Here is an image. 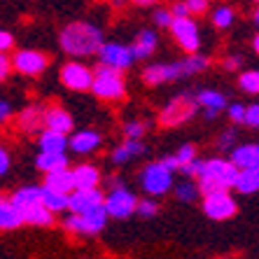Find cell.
Wrapping results in <instances>:
<instances>
[{
    "label": "cell",
    "mask_w": 259,
    "mask_h": 259,
    "mask_svg": "<svg viewBox=\"0 0 259 259\" xmlns=\"http://www.w3.org/2000/svg\"><path fill=\"white\" fill-rule=\"evenodd\" d=\"M21 222L30 224V227H52L54 224V215L45 208V205H30L21 210Z\"/></svg>",
    "instance_id": "21"
},
{
    "label": "cell",
    "mask_w": 259,
    "mask_h": 259,
    "mask_svg": "<svg viewBox=\"0 0 259 259\" xmlns=\"http://www.w3.org/2000/svg\"><path fill=\"white\" fill-rule=\"evenodd\" d=\"M12 47H14V37H12V33H7V30H0V54L10 52Z\"/></svg>",
    "instance_id": "39"
},
{
    "label": "cell",
    "mask_w": 259,
    "mask_h": 259,
    "mask_svg": "<svg viewBox=\"0 0 259 259\" xmlns=\"http://www.w3.org/2000/svg\"><path fill=\"white\" fill-rule=\"evenodd\" d=\"M229 119L236 121V124H245V108H243L241 103H234L229 108Z\"/></svg>",
    "instance_id": "37"
},
{
    "label": "cell",
    "mask_w": 259,
    "mask_h": 259,
    "mask_svg": "<svg viewBox=\"0 0 259 259\" xmlns=\"http://www.w3.org/2000/svg\"><path fill=\"white\" fill-rule=\"evenodd\" d=\"M21 224V210L10 203V199H0V231L19 229Z\"/></svg>",
    "instance_id": "22"
},
{
    "label": "cell",
    "mask_w": 259,
    "mask_h": 259,
    "mask_svg": "<svg viewBox=\"0 0 259 259\" xmlns=\"http://www.w3.org/2000/svg\"><path fill=\"white\" fill-rule=\"evenodd\" d=\"M103 192L101 189H75V192L68 196V210L70 215H84V212L94 210L98 205H103Z\"/></svg>",
    "instance_id": "11"
},
{
    "label": "cell",
    "mask_w": 259,
    "mask_h": 259,
    "mask_svg": "<svg viewBox=\"0 0 259 259\" xmlns=\"http://www.w3.org/2000/svg\"><path fill=\"white\" fill-rule=\"evenodd\" d=\"M61 82L72 91H87L91 89V82H94V75L87 66L72 61V63H66L63 70H61Z\"/></svg>",
    "instance_id": "12"
},
{
    "label": "cell",
    "mask_w": 259,
    "mask_h": 259,
    "mask_svg": "<svg viewBox=\"0 0 259 259\" xmlns=\"http://www.w3.org/2000/svg\"><path fill=\"white\" fill-rule=\"evenodd\" d=\"M124 133H126V140H140V136L145 133V126L140 121H128L124 126Z\"/></svg>",
    "instance_id": "36"
},
{
    "label": "cell",
    "mask_w": 259,
    "mask_h": 259,
    "mask_svg": "<svg viewBox=\"0 0 259 259\" xmlns=\"http://www.w3.org/2000/svg\"><path fill=\"white\" fill-rule=\"evenodd\" d=\"M103 47V33L87 21H75L61 33V49L70 56H89Z\"/></svg>",
    "instance_id": "1"
},
{
    "label": "cell",
    "mask_w": 259,
    "mask_h": 259,
    "mask_svg": "<svg viewBox=\"0 0 259 259\" xmlns=\"http://www.w3.org/2000/svg\"><path fill=\"white\" fill-rule=\"evenodd\" d=\"M196 178H199V180H212L222 189L229 192V189L236 185L238 168H236L231 161H224V159H210V161H203V166H201Z\"/></svg>",
    "instance_id": "5"
},
{
    "label": "cell",
    "mask_w": 259,
    "mask_h": 259,
    "mask_svg": "<svg viewBox=\"0 0 259 259\" xmlns=\"http://www.w3.org/2000/svg\"><path fill=\"white\" fill-rule=\"evenodd\" d=\"M45 112H47V108H45L42 103H33V105L24 108L21 112H19V117H17L19 131L28 133V136L40 133V128L45 126Z\"/></svg>",
    "instance_id": "14"
},
{
    "label": "cell",
    "mask_w": 259,
    "mask_h": 259,
    "mask_svg": "<svg viewBox=\"0 0 259 259\" xmlns=\"http://www.w3.org/2000/svg\"><path fill=\"white\" fill-rule=\"evenodd\" d=\"M231 163L238 170L257 168L259 170V145H241L231 154Z\"/></svg>",
    "instance_id": "17"
},
{
    "label": "cell",
    "mask_w": 259,
    "mask_h": 259,
    "mask_svg": "<svg viewBox=\"0 0 259 259\" xmlns=\"http://www.w3.org/2000/svg\"><path fill=\"white\" fill-rule=\"evenodd\" d=\"M45 187L52 189V192H56V194H66V196H70V194L75 192V185H72V173L68 168L54 170V173H47V178H45Z\"/></svg>",
    "instance_id": "19"
},
{
    "label": "cell",
    "mask_w": 259,
    "mask_h": 259,
    "mask_svg": "<svg viewBox=\"0 0 259 259\" xmlns=\"http://www.w3.org/2000/svg\"><path fill=\"white\" fill-rule=\"evenodd\" d=\"M201 166H203V161H201V159H194L192 163H187V166H182L180 170H182L185 175H199Z\"/></svg>",
    "instance_id": "47"
},
{
    "label": "cell",
    "mask_w": 259,
    "mask_h": 259,
    "mask_svg": "<svg viewBox=\"0 0 259 259\" xmlns=\"http://www.w3.org/2000/svg\"><path fill=\"white\" fill-rule=\"evenodd\" d=\"M178 66H180V72H182V75H192V72H201V70H205V68L210 66V61L205 59V56L189 54L187 59L180 61Z\"/></svg>",
    "instance_id": "30"
},
{
    "label": "cell",
    "mask_w": 259,
    "mask_h": 259,
    "mask_svg": "<svg viewBox=\"0 0 259 259\" xmlns=\"http://www.w3.org/2000/svg\"><path fill=\"white\" fill-rule=\"evenodd\" d=\"M205 117H208V119H215V117H217V110H205Z\"/></svg>",
    "instance_id": "53"
},
{
    "label": "cell",
    "mask_w": 259,
    "mask_h": 259,
    "mask_svg": "<svg viewBox=\"0 0 259 259\" xmlns=\"http://www.w3.org/2000/svg\"><path fill=\"white\" fill-rule=\"evenodd\" d=\"M128 159H131V154H128V150L124 147V145H119V147L112 152V161L115 163H126Z\"/></svg>",
    "instance_id": "45"
},
{
    "label": "cell",
    "mask_w": 259,
    "mask_h": 259,
    "mask_svg": "<svg viewBox=\"0 0 259 259\" xmlns=\"http://www.w3.org/2000/svg\"><path fill=\"white\" fill-rule=\"evenodd\" d=\"M101 145V136L96 131H79L75 133L70 140H68V147L77 154H89Z\"/></svg>",
    "instance_id": "20"
},
{
    "label": "cell",
    "mask_w": 259,
    "mask_h": 259,
    "mask_svg": "<svg viewBox=\"0 0 259 259\" xmlns=\"http://www.w3.org/2000/svg\"><path fill=\"white\" fill-rule=\"evenodd\" d=\"M124 147L128 150V154H131V157H138V154H143V152H145V145L140 143V140H126V143H124Z\"/></svg>",
    "instance_id": "44"
},
{
    "label": "cell",
    "mask_w": 259,
    "mask_h": 259,
    "mask_svg": "<svg viewBox=\"0 0 259 259\" xmlns=\"http://www.w3.org/2000/svg\"><path fill=\"white\" fill-rule=\"evenodd\" d=\"M143 187L150 196H163L173 187V173L163 168L161 163H150L143 170Z\"/></svg>",
    "instance_id": "8"
},
{
    "label": "cell",
    "mask_w": 259,
    "mask_h": 259,
    "mask_svg": "<svg viewBox=\"0 0 259 259\" xmlns=\"http://www.w3.org/2000/svg\"><path fill=\"white\" fill-rule=\"evenodd\" d=\"M91 75H94L91 91H94L98 98H103V101H119V98H124L126 89H124L121 72H117L101 63L96 70H91Z\"/></svg>",
    "instance_id": "2"
},
{
    "label": "cell",
    "mask_w": 259,
    "mask_h": 259,
    "mask_svg": "<svg viewBox=\"0 0 259 259\" xmlns=\"http://www.w3.org/2000/svg\"><path fill=\"white\" fill-rule=\"evenodd\" d=\"M68 147V138L54 131H42L40 133V152H52V154H59V152H66Z\"/></svg>",
    "instance_id": "26"
},
{
    "label": "cell",
    "mask_w": 259,
    "mask_h": 259,
    "mask_svg": "<svg viewBox=\"0 0 259 259\" xmlns=\"http://www.w3.org/2000/svg\"><path fill=\"white\" fill-rule=\"evenodd\" d=\"M40 205H45L52 215H56V212L68 210V196L66 194H56V192H52V189L42 187V194H40Z\"/></svg>",
    "instance_id": "27"
},
{
    "label": "cell",
    "mask_w": 259,
    "mask_h": 259,
    "mask_svg": "<svg viewBox=\"0 0 259 259\" xmlns=\"http://www.w3.org/2000/svg\"><path fill=\"white\" fill-rule=\"evenodd\" d=\"M154 21H157V26H161V28H170V24H173V17H170L168 10H159V12L154 14Z\"/></svg>",
    "instance_id": "41"
},
{
    "label": "cell",
    "mask_w": 259,
    "mask_h": 259,
    "mask_svg": "<svg viewBox=\"0 0 259 259\" xmlns=\"http://www.w3.org/2000/svg\"><path fill=\"white\" fill-rule=\"evenodd\" d=\"M182 72H180V66L178 63H157V66H150L145 68L143 72V79L145 84H163V82H173V79H178Z\"/></svg>",
    "instance_id": "15"
},
{
    "label": "cell",
    "mask_w": 259,
    "mask_h": 259,
    "mask_svg": "<svg viewBox=\"0 0 259 259\" xmlns=\"http://www.w3.org/2000/svg\"><path fill=\"white\" fill-rule=\"evenodd\" d=\"M98 56H101V63L103 66L112 68L117 72H124L131 68L133 63V56H131V49L124 47V45H117V42H103V47L98 49Z\"/></svg>",
    "instance_id": "9"
},
{
    "label": "cell",
    "mask_w": 259,
    "mask_h": 259,
    "mask_svg": "<svg viewBox=\"0 0 259 259\" xmlns=\"http://www.w3.org/2000/svg\"><path fill=\"white\" fill-rule=\"evenodd\" d=\"M72 117L63 108H49L45 112V131H54L61 136H68L72 131Z\"/></svg>",
    "instance_id": "16"
},
{
    "label": "cell",
    "mask_w": 259,
    "mask_h": 259,
    "mask_svg": "<svg viewBox=\"0 0 259 259\" xmlns=\"http://www.w3.org/2000/svg\"><path fill=\"white\" fill-rule=\"evenodd\" d=\"M40 194H42V187H33V185H28V187L17 189V192L12 194L10 203L17 205L19 210H24V208H30V205L40 203Z\"/></svg>",
    "instance_id": "24"
},
{
    "label": "cell",
    "mask_w": 259,
    "mask_h": 259,
    "mask_svg": "<svg viewBox=\"0 0 259 259\" xmlns=\"http://www.w3.org/2000/svg\"><path fill=\"white\" fill-rule=\"evenodd\" d=\"M196 194H199V189H196V185H192V182H182V185L175 187V196L180 201H194Z\"/></svg>",
    "instance_id": "33"
},
{
    "label": "cell",
    "mask_w": 259,
    "mask_h": 259,
    "mask_svg": "<svg viewBox=\"0 0 259 259\" xmlns=\"http://www.w3.org/2000/svg\"><path fill=\"white\" fill-rule=\"evenodd\" d=\"M35 166L45 173H54V170H63L68 168V157L66 152H59V154H52V152H40L35 159Z\"/></svg>",
    "instance_id": "23"
},
{
    "label": "cell",
    "mask_w": 259,
    "mask_h": 259,
    "mask_svg": "<svg viewBox=\"0 0 259 259\" xmlns=\"http://www.w3.org/2000/svg\"><path fill=\"white\" fill-rule=\"evenodd\" d=\"M254 21L259 24V7H257V12H254Z\"/></svg>",
    "instance_id": "55"
},
{
    "label": "cell",
    "mask_w": 259,
    "mask_h": 259,
    "mask_svg": "<svg viewBox=\"0 0 259 259\" xmlns=\"http://www.w3.org/2000/svg\"><path fill=\"white\" fill-rule=\"evenodd\" d=\"M10 170V152L0 145V175H5Z\"/></svg>",
    "instance_id": "48"
},
{
    "label": "cell",
    "mask_w": 259,
    "mask_h": 259,
    "mask_svg": "<svg viewBox=\"0 0 259 259\" xmlns=\"http://www.w3.org/2000/svg\"><path fill=\"white\" fill-rule=\"evenodd\" d=\"M133 3H136V5H154L157 0H133Z\"/></svg>",
    "instance_id": "52"
},
{
    "label": "cell",
    "mask_w": 259,
    "mask_h": 259,
    "mask_svg": "<svg viewBox=\"0 0 259 259\" xmlns=\"http://www.w3.org/2000/svg\"><path fill=\"white\" fill-rule=\"evenodd\" d=\"M72 173V185L75 189H96L98 182H101V173H98L96 166H89V163H82L77 166Z\"/></svg>",
    "instance_id": "18"
},
{
    "label": "cell",
    "mask_w": 259,
    "mask_h": 259,
    "mask_svg": "<svg viewBox=\"0 0 259 259\" xmlns=\"http://www.w3.org/2000/svg\"><path fill=\"white\" fill-rule=\"evenodd\" d=\"M108 222V212L103 205L94 208V210L84 212V215H68L63 220V229L68 234H82V236H96L98 231H103Z\"/></svg>",
    "instance_id": "3"
},
{
    "label": "cell",
    "mask_w": 259,
    "mask_h": 259,
    "mask_svg": "<svg viewBox=\"0 0 259 259\" xmlns=\"http://www.w3.org/2000/svg\"><path fill=\"white\" fill-rule=\"evenodd\" d=\"M175 161H178V166H187V163H192L194 159H196V150H194V145H182L180 152L178 154H173Z\"/></svg>",
    "instance_id": "34"
},
{
    "label": "cell",
    "mask_w": 259,
    "mask_h": 259,
    "mask_svg": "<svg viewBox=\"0 0 259 259\" xmlns=\"http://www.w3.org/2000/svg\"><path fill=\"white\" fill-rule=\"evenodd\" d=\"M231 21H234V10L231 7H217L215 14H212V24L217 28H227V26H231Z\"/></svg>",
    "instance_id": "32"
},
{
    "label": "cell",
    "mask_w": 259,
    "mask_h": 259,
    "mask_svg": "<svg viewBox=\"0 0 259 259\" xmlns=\"http://www.w3.org/2000/svg\"><path fill=\"white\" fill-rule=\"evenodd\" d=\"M136 212H138L140 217H154L159 212V205H157V201H152V199L138 201V203H136Z\"/></svg>",
    "instance_id": "35"
},
{
    "label": "cell",
    "mask_w": 259,
    "mask_h": 259,
    "mask_svg": "<svg viewBox=\"0 0 259 259\" xmlns=\"http://www.w3.org/2000/svg\"><path fill=\"white\" fill-rule=\"evenodd\" d=\"M224 68H227V70H238V68H241V56H229V59H224Z\"/></svg>",
    "instance_id": "50"
},
{
    "label": "cell",
    "mask_w": 259,
    "mask_h": 259,
    "mask_svg": "<svg viewBox=\"0 0 259 259\" xmlns=\"http://www.w3.org/2000/svg\"><path fill=\"white\" fill-rule=\"evenodd\" d=\"M170 30H173V37L180 42V47L189 54H194L196 49H199L201 40H199V28L194 24L192 19H173V24H170Z\"/></svg>",
    "instance_id": "13"
},
{
    "label": "cell",
    "mask_w": 259,
    "mask_h": 259,
    "mask_svg": "<svg viewBox=\"0 0 259 259\" xmlns=\"http://www.w3.org/2000/svg\"><path fill=\"white\" fill-rule=\"evenodd\" d=\"M257 3H259V0H257Z\"/></svg>",
    "instance_id": "56"
},
{
    "label": "cell",
    "mask_w": 259,
    "mask_h": 259,
    "mask_svg": "<svg viewBox=\"0 0 259 259\" xmlns=\"http://www.w3.org/2000/svg\"><path fill=\"white\" fill-rule=\"evenodd\" d=\"M136 203H138V199L124 187L112 189V192L103 199V208H105L108 217H115V220H126V217H131L133 212H136Z\"/></svg>",
    "instance_id": "6"
},
{
    "label": "cell",
    "mask_w": 259,
    "mask_h": 259,
    "mask_svg": "<svg viewBox=\"0 0 259 259\" xmlns=\"http://www.w3.org/2000/svg\"><path fill=\"white\" fill-rule=\"evenodd\" d=\"M238 210L234 196L229 192H215L203 196V212L210 220H217V222H224V220H231Z\"/></svg>",
    "instance_id": "7"
},
{
    "label": "cell",
    "mask_w": 259,
    "mask_h": 259,
    "mask_svg": "<svg viewBox=\"0 0 259 259\" xmlns=\"http://www.w3.org/2000/svg\"><path fill=\"white\" fill-rule=\"evenodd\" d=\"M238 84L247 94H259V70H247L238 77Z\"/></svg>",
    "instance_id": "31"
},
{
    "label": "cell",
    "mask_w": 259,
    "mask_h": 259,
    "mask_svg": "<svg viewBox=\"0 0 259 259\" xmlns=\"http://www.w3.org/2000/svg\"><path fill=\"white\" fill-rule=\"evenodd\" d=\"M236 189L241 194H254L259 192V170L257 168H247V170H238L236 178Z\"/></svg>",
    "instance_id": "28"
},
{
    "label": "cell",
    "mask_w": 259,
    "mask_h": 259,
    "mask_svg": "<svg viewBox=\"0 0 259 259\" xmlns=\"http://www.w3.org/2000/svg\"><path fill=\"white\" fill-rule=\"evenodd\" d=\"M10 119H12V105L7 101H0V126H5Z\"/></svg>",
    "instance_id": "43"
},
{
    "label": "cell",
    "mask_w": 259,
    "mask_h": 259,
    "mask_svg": "<svg viewBox=\"0 0 259 259\" xmlns=\"http://www.w3.org/2000/svg\"><path fill=\"white\" fill-rule=\"evenodd\" d=\"M254 52H257V54H259V35L254 37Z\"/></svg>",
    "instance_id": "54"
},
{
    "label": "cell",
    "mask_w": 259,
    "mask_h": 259,
    "mask_svg": "<svg viewBox=\"0 0 259 259\" xmlns=\"http://www.w3.org/2000/svg\"><path fill=\"white\" fill-rule=\"evenodd\" d=\"M245 124L252 128H259V103L257 105H250L245 110Z\"/></svg>",
    "instance_id": "38"
},
{
    "label": "cell",
    "mask_w": 259,
    "mask_h": 259,
    "mask_svg": "<svg viewBox=\"0 0 259 259\" xmlns=\"http://www.w3.org/2000/svg\"><path fill=\"white\" fill-rule=\"evenodd\" d=\"M199 108V103L194 96H187V94H180V96H175L173 101L161 110V115H159V124L161 126H180L189 117H194Z\"/></svg>",
    "instance_id": "4"
},
{
    "label": "cell",
    "mask_w": 259,
    "mask_h": 259,
    "mask_svg": "<svg viewBox=\"0 0 259 259\" xmlns=\"http://www.w3.org/2000/svg\"><path fill=\"white\" fill-rule=\"evenodd\" d=\"M108 185L112 189H119V187H124V182H121V178H115V175H112V178H110L108 180Z\"/></svg>",
    "instance_id": "51"
},
{
    "label": "cell",
    "mask_w": 259,
    "mask_h": 259,
    "mask_svg": "<svg viewBox=\"0 0 259 259\" xmlns=\"http://www.w3.org/2000/svg\"><path fill=\"white\" fill-rule=\"evenodd\" d=\"M49 59L42 52H35V49H21L17 52L12 59V70L21 72V75H40L45 72Z\"/></svg>",
    "instance_id": "10"
},
{
    "label": "cell",
    "mask_w": 259,
    "mask_h": 259,
    "mask_svg": "<svg viewBox=\"0 0 259 259\" xmlns=\"http://www.w3.org/2000/svg\"><path fill=\"white\" fill-rule=\"evenodd\" d=\"M10 72H12V61L7 59L5 54H0V82H5L10 77Z\"/></svg>",
    "instance_id": "42"
},
{
    "label": "cell",
    "mask_w": 259,
    "mask_h": 259,
    "mask_svg": "<svg viewBox=\"0 0 259 259\" xmlns=\"http://www.w3.org/2000/svg\"><path fill=\"white\" fill-rule=\"evenodd\" d=\"M196 103H199V105H203L205 110H217V112H220V110L227 105V98H224L220 91L205 89V91H201L199 96H196Z\"/></svg>",
    "instance_id": "29"
},
{
    "label": "cell",
    "mask_w": 259,
    "mask_h": 259,
    "mask_svg": "<svg viewBox=\"0 0 259 259\" xmlns=\"http://www.w3.org/2000/svg\"><path fill=\"white\" fill-rule=\"evenodd\" d=\"M234 140H236V133L234 131L222 133V136H220V147H224V150H227V147H231V145H234Z\"/></svg>",
    "instance_id": "49"
},
{
    "label": "cell",
    "mask_w": 259,
    "mask_h": 259,
    "mask_svg": "<svg viewBox=\"0 0 259 259\" xmlns=\"http://www.w3.org/2000/svg\"><path fill=\"white\" fill-rule=\"evenodd\" d=\"M187 14H189V10L185 3H175L173 10H170V17L173 19H187Z\"/></svg>",
    "instance_id": "46"
},
{
    "label": "cell",
    "mask_w": 259,
    "mask_h": 259,
    "mask_svg": "<svg viewBox=\"0 0 259 259\" xmlns=\"http://www.w3.org/2000/svg\"><path fill=\"white\" fill-rule=\"evenodd\" d=\"M185 5H187V10L192 14H203L208 10V0H187Z\"/></svg>",
    "instance_id": "40"
},
{
    "label": "cell",
    "mask_w": 259,
    "mask_h": 259,
    "mask_svg": "<svg viewBox=\"0 0 259 259\" xmlns=\"http://www.w3.org/2000/svg\"><path fill=\"white\" fill-rule=\"evenodd\" d=\"M154 47H157V35H154L152 30H143V33L138 35V40H136V45L131 47L133 61L136 59H147V56L154 52Z\"/></svg>",
    "instance_id": "25"
}]
</instances>
